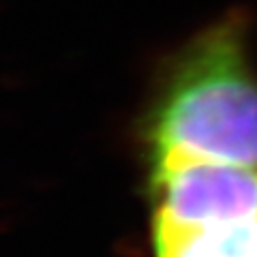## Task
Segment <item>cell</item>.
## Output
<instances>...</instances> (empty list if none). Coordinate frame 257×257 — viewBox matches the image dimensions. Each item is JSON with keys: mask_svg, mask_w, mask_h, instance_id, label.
I'll use <instances>...</instances> for the list:
<instances>
[{"mask_svg": "<svg viewBox=\"0 0 257 257\" xmlns=\"http://www.w3.org/2000/svg\"><path fill=\"white\" fill-rule=\"evenodd\" d=\"M155 214L176 223H208L257 214V167L191 155L152 152Z\"/></svg>", "mask_w": 257, "mask_h": 257, "instance_id": "cell-2", "label": "cell"}, {"mask_svg": "<svg viewBox=\"0 0 257 257\" xmlns=\"http://www.w3.org/2000/svg\"><path fill=\"white\" fill-rule=\"evenodd\" d=\"M248 7L236 5L167 60L146 122L150 155H191L257 167V67Z\"/></svg>", "mask_w": 257, "mask_h": 257, "instance_id": "cell-1", "label": "cell"}, {"mask_svg": "<svg viewBox=\"0 0 257 257\" xmlns=\"http://www.w3.org/2000/svg\"><path fill=\"white\" fill-rule=\"evenodd\" d=\"M155 257H257V214L176 223L152 214Z\"/></svg>", "mask_w": 257, "mask_h": 257, "instance_id": "cell-3", "label": "cell"}]
</instances>
